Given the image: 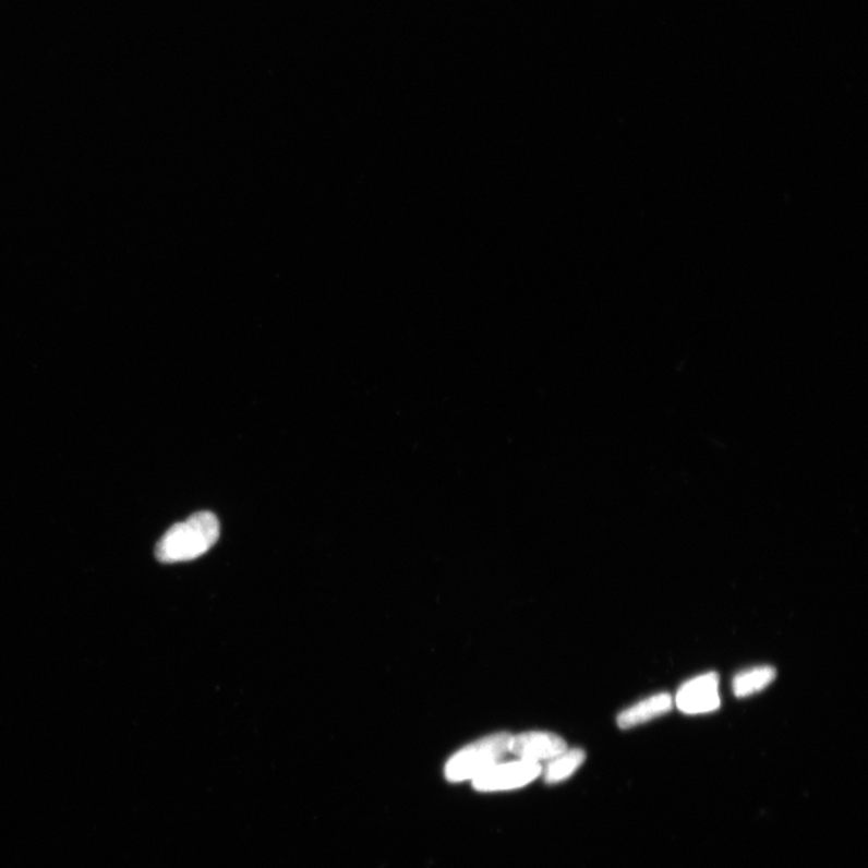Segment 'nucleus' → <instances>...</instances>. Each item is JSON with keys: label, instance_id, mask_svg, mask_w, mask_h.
Segmentation results:
<instances>
[{"label": "nucleus", "instance_id": "nucleus-1", "mask_svg": "<svg viewBox=\"0 0 868 868\" xmlns=\"http://www.w3.org/2000/svg\"><path fill=\"white\" fill-rule=\"evenodd\" d=\"M219 537V520L210 511H198L166 532L156 546V556L165 564L190 562L210 551Z\"/></svg>", "mask_w": 868, "mask_h": 868}, {"label": "nucleus", "instance_id": "nucleus-2", "mask_svg": "<svg viewBox=\"0 0 868 868\" xmlns=\"http://www.w3.org/2000/svg\"><path fill=\"white\" fill-rule=\"evenodd\" d=\"M510 738L508 734L490 736L456 754L445 768L448 781L454 783L472 781L493 768L509 750Z\"/></svg>", "mask_w": 868, "mask_h": 868}, {"label": "nucleus", "instance_id": "nucleus-3", "mask_svg": "<svg viewBox=\"0 0 868 868\" xmlns=\"http://www.w3.org/2000/svg\"><path fill=\"white\" fill-rule=\"evenodd\" d=\"M541 772L542 768L539 762L520 759L507 763H496L493 768L475 776L472 782L478 792L513 791L530 784Z\"/></svg>", "mask_w": 868, "mask_h": 868}, {"label": "nucleus", "instance_id": "nucleus-4", "mask_svg": "<svg viewBox=\"0 0 868 868\" xmlns=\"http://www.w3.org/2000/svg\"><path fill=\"white\" fill-rule=\"evenodd\" d=\"M678 710L685 714H706L721 708L719 696V676L706 673L684 683L676 695Z\"/></svg>", "mask_w": 868, "mask_h": 868}, {"label": "nucleus", "instance_id": "nucleus-5", "mask_svg": "<svg viewBox=\"0 0 868 868\" xmlns=\"http://www.w3.org/2000/svg\"><path fill=\"white\" fill-rule=\"evenodd\" d=\"M509 750L523 760H552L567 750L566 742L552 734H525L511 737Z\"/></svg>", "mask_w": 868, "mask_h": 868}, {"label": "nucleus", "instance_id": "nucleus-6", "mask_svg": "<svg viewBox=\"0 0 868 868\" xmlns=\"http://www.w3.org/2000/svg\"><path fill=\"white\" fill-rule=\"evenodd\" d=\"M672 708V696L670 694H658L624 711L618 718V725L624 730L632 728L668 713Z\"/></svg>", "mask_w": 868, "mask_h": 868}, {"label": "nucleus", "instance_id": "nucleus-7", "mask_svg": "<svg viewBox=\"0 0 868 868\" xmlns=\"http://www.w3.org/2000/svg\"><path fill=\"white\" fill-rule=\"evenodd\" d=\"M775 670L771 666H760L742 671L734 678L733 689L737 698H748L767 689L775 679Z\"/></svg>", "mask_w": 868, "mask_h": 868}, {"label": "nucleus", "instance_id": "nucleus-8", "mask_svg": "<svg viewBox=\"0 0 868 868\" xmlns=\"http://www.w3.org/2000/svg\"><path fill=\"white\" fill-rule=\"evenodd\" d=\"M586 760L584 751L580 749L566 750L552 759L547 764L544 779L546 783H559L572 775Z\"/></svg>", "mask_w": 868, "mask_h": 868}]
</instances>
